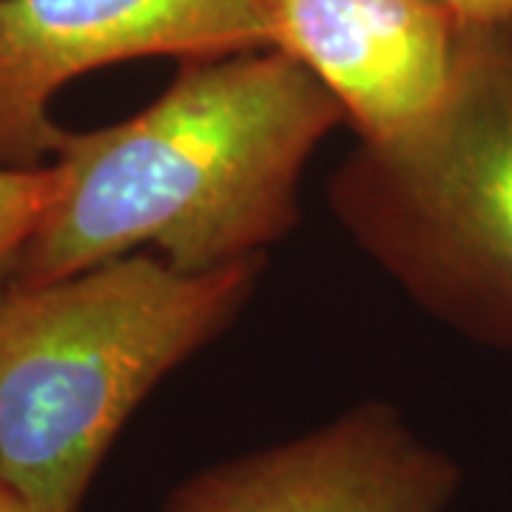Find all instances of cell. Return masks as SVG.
<instances>
[{
  "instance_id": "8992f818",
  "label": "cell",
  "mask_w": 512,
  "mask_h": 512,
  "mask_svg": "<svg viewBox=\"0 0 512 512\" xmlns=\"http://www.w3.org/2000/svg\"><path fill=\"white\" fill-rule=\"evenodd\" d=\"M256 12L268 49L305 66L365 143L439 106L464 32L441 0H256Z\"/></svg>"
},
{
  "instance_id": "3957f363",
  "label": "cell",
  "mask_w": 512,
  "mask_h": 512,
  "mask_svg": "<svg viewBox=\"0 0 512 512\" xmlns=\"http://www.w3.org/2000/svg\"><path fill=\"white\" fill-rule=\"evenodd\" d=\"M339 225L421 308L512 353V20L464 23L441 103L330 177Z\"/></svg>"
},
{
  "instance_id": "7a4b0ae2",
  "label": "cell",
  "mask_w": 512,
  "mask_h": 512,
  "mask_svg": "<svg viewBox=\"0 0 512 512\" xmlns=\"http://www.w3.org/2000/svg\"><path fill=\"white\" fill-rule=\"evenodd\" d=\"M259 265L188 274L126 254L52 282H0V481L77 512L131 413L231 325Z\"/></svg>"
},
{
  "instance_id": "ba28073f",
  "label": "cell",
  "mask_w": 512,
  "mask_h": 512,
  "mask_svg": "<svg viewBox=\"0 0 512 512\" xmlns=\"http://www.w3.org/2000/svg\"><path fill=\"white\" fill-rule=\"evenodd\" d=\"M461 23L512 20V0H441Z\"/></svg>"
},
{
  "instance_id": "9c48e42d",
  "label": "cell",
  "mask_w": 512,
  "mask_h": 512,
  "mask_svg": "<svg viewBox=\"0 0 512 512\" xmlns=\"http://www.w3.org/2000/svg\"><path fill=\"white\" fill-rule=\"evenodd\" d=\"M0 512H49L43 507H37L35 501H29L26 495H20L18 490H12L9 484L0 481Z\"/></svg>"
},
{
  "instance_id": "277c9868",
  "label": "cell",
  "mask_w": 512,
  "mask_h": 512,
  "mask_svg": "<svg viewBox=\"0 0 512 512\" xmlns=\"http://www.w3.org/2000/svg\"><path fill=\"white\" fill-rule=\"evenodd\" d=\"M268 49L256 0H0V165L55 160L52 97L80 74L146 57Z\"/></svg>"
},
{
  "instance_id": "5b68a950",
  "label": "cell",
  "mask_w": 512,
  "mask_h": 512,
  "mask_svg": "<svg viewBox=\"0 0 512 512\" xmlns=\"http://www.w3.org/2000/svg\"><path fill=\"white\" fill-rule=\"evenodd\" d=\"M461 473L404 424L362 402L299 439L183 481L160 512H444Z\"/></svg>"
},
{
  "instance_id": "6da1fadb",
  "label": "cell",
  "mask_w": 512,
  "mask_h": 512,
  "mask_svg": "<svg viewBox=\"0 0 512 512\" xmlns=\"http://www.w3.org/2000/svg\"><path fill=\"white\" fill-rule=\"evenodd\" d=\"M342 120L333 94L276 49L180 60L134 117L63 134L60 191L0 282H52L146 245L188 274L265 259Z\"/></svg>"
},
{
  "instance_id": "52a82bcc",
  "label": "cell",
  "mask_w": 512,
  "mask_h": 512,
  "mask_svg": "<svg viewBox=\"0 0 512 512\" xmlns=\"http://www.w3.org/2000/svg\"><path fill=\"white\" fill-rule=\"evenodd\" d=\"M60 191V171L55 163L40 168H6L0 165V271L12 262L23 242L49 211Z\"/></svg>"
}]
</instances>
